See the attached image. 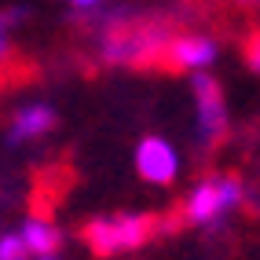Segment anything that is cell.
Returning a JSON list of instances; mask_svg holds the SVG:
<instances>
[{"label": "cell", "instance_id": "cell-1", "mask_svg": "<svg viewBox=\"0 0 260 260\" xmlns=\"http://www.w3.org/2000/svg\"><path fill=\"white\" fill-rule=\"evenodd\" d=\"M176 22L154 11H110L95 22V59L103 66L150 70L161 66L169 41L176 37Z\"/></svg>", "mask_w": 260, "mask_h": 260}, {"label": "cell", "instance_id": "cell-2", "mask_svg": "<svg viewBox=\"0 0 260 260\" xmlns=\"http://www.w3.org/2000/svg\"><path fill=\"white\" fill-rule=\"evenodd\" d=\"M154 235H158V216H150V213H107V216L84 220V228H81V242L95 256L136 253Z\"/></svg>", "mask_w": 260, "mask_h": 260}, {"label": "cell", "instance_id": "cell-3", "mask_svg": "<svg viewBox=\"0 0 260 260\" xmlns=\"http://www.w3.org/2000/svg\"><path fill=\"white\" fill-rule=\"evenodd\" d=\"M242 205V183L235 176H205L194 187L187 190V198L180 205V216L190 223V228H216L223 223L235 209Z\"/></svg>", "mask_w": 260, "mask_h": 260}, {"label": "cell", "instance_id": "cell-4", "mask_svg": "<svg viewBox=\"0 0 260 260\" xmlns=\"http://www.w3.org/2000/svg\"><path fill=\"white\" fill-rule=\"evenodd\" d=\"M190 95H194V136L202 150H216L228 136L231 114H228V99H223L220 81L209 74H190Z\"/></svg>", "mask_w": 260, "mask_h": 260}, {"label": "cell", "instance_id": "cell-5", "mask_svg": "<svg viewBox=\"0 0 260 260\" xmlns=\"http://www.w3.org/2000/svg\"><path fill=\"white\" fill-rule=\"evenodd\" d=\"M180 150L172 147L165 136H143L136 143V172H140L143 183H154V187H169L176 183L180 176Z\"/></svg>", "mask_w": 260, "mask_h": 260}, {"label": "cell", "instance_id": "cell-6", "mask_svg": "<svg viewBox=\"0 0 260 260\" xmlns=\"http://www.w3.org/2000/svg\"><path fill=\"white\" fill-rule=\"evenodd\" d=\"M216 55H220V44L213 37H205V33H176L165 48L161 66L172 74H202L216 62Z\"/></svg>", "mask_w": 260, "mask_h": 260}, {"label": "cell", "instance_id": "cell-7", "mask_svg": "<svg viewBox=\"0 0 260 260\" xmlns=\"http://www.w3.org/2000/svg\"><path fill=\"white\" fill-rule=\"evenodd\" d=\"M59 125V114L55 107L48 103H26V107L15 110L11 117V128H8V143L19 147V143H33V140H44V136Z\"/></svg>", "mask_w": 260, "mask_h": 260}, {"label": "cell", "instance_id": "cell-8", "mask_svg": "<svg viewBox=\"0 0 260 260\" xmlns=\"http://www.w3.org/2000/svg\"><path fill=\"white\" fill-rule=\"evenodd\" d=\"M19 238H22L26 253L37 256V260H41V256H55V249L62 246V235H59V228H55L48 216H29V220L22 223Z\"/></svg>", "mask_w": 260, "mask_h": 260}, {"label": "cell", "instance_id": "cell-9", "mask_svg": "<svg viewBox=\"0 0 260 260\" xmlns=\"http://www.w3.org/2000/svg\"><path fill=\"white\" fill-rule=\"evenodd\" d=\"M26 19H29L26 8H4L0 11V66H4V59L11 55V29L22 26Z\"/></svg>", "mask_w": 260, "mask_h": 260}, {"label": "cell", "instance_id": "cell-10", "mask_svg": "<svg viewBox=\"0 0 260 260\" xmlns=\"http://www.w3.org/2000/svg\"><path fill=\"white\" fill-rule=\"evenodd\" d=\"M0 260H29V253H26V246H22V238H19V231L0 235Z\"/></svg>", "mask_w": 260, "mask_h": 260}, {"label": "cell", "instance_id": "cell-11", "mask_svg": "<svg viewBox=\"0 0 260 260\" xmlns=\"http://www.w3.org/2000/svg\"><path fill=\"white\" fill-rule=\"evenodd\" d=\"M246 62L253 74H260V29H253L246 37Z\"/></svg>", "mask_w": 260, "mask_h": 260}, {"label": "cell", "instance_id": "cell-12", "mask_svg": "<svg viewBox=\"0 0 260 260\" xmlns=\"http://www.w3.org/2000/svg\"><path fill=\"white\" fill-rule=\"evenodd\" d=\"M70 4L81 11H95V8H103V0H70Z\"/></svg>", "mask_w": 260, "mask_h": 260}, {"label": "cell", "instance_id": "cell-13", "mask_svg": "<svg viewBox=\"0 0 260 260\" xmlns=\"http://www.w3.org/2000/svg\"><path fill=\"white\" fill-rule=\"evenodd\" d=\"M238 8H246V11H260V0H235Z\"/></svg>", "mask_w": 260, "mask_h": 260}, {"label": "cell", "instance_id": "cell-14", "mask_svg": "<svg viewBox=\"0 0 260 260\" xmlns=\"http://www.w3.org/2000/svg\"><path fill=\"white\" fill-rule=\"evenodd\" d=\"M41 260H55V256H41Z\"/></svg>", "mask_w": 260, "mask_h": 260}]
</instances>
